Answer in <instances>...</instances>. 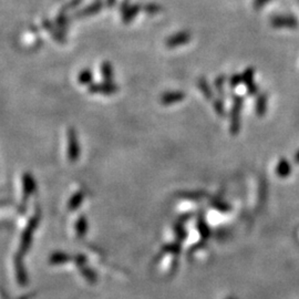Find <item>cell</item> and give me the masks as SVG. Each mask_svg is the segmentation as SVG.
Listing matches in <instances>:
<instances>
[{
  "label": "cell",
  "mask_w": 299,
  "mask_h": 299,
  "mask_svg": "<svg viewBox=\"0 0 299 299\" xmlns=\"http://www.w3.org/2000/svg\"><path fill=\"white\" fill-rule=\"evenodd\" d=\"M183 98V94L182 93H171L165 95L163 98L164 103H171V102H174V101H179Z\"/></svg>",
  "instance_id": "cell-4"
},
{
  "label": "cell",
  "mask_w": 299,
  "mask_h": 299,
  "mask_svg": "<svg viewBox=\"0 0 299 299\" xmlns=\"http://www.w3.org/2000/svg\"><path fill=\"white\" fill-rule=\"evenodd\" d=\"M190 40H191V35L189 33H180L168 40V46L179 47V46L188 44Z\"/></svg>",
  "instance_id": "cell-2"
},
{
  "label": "cell",
  "mask_w": 299,
  "mask_h": 299,
  "mask_svg": "<svg viewBox=\"0 0 299 299\" xmlns=\"http://www.w3.org/2000/svg\"><path fill=\"white\" fill-rule=\"evenodd\" d=\"M242 80L248 85L249 92H256V88L254 89V87H256V85H254V70L252 68H248L245 70L242 76Z\"/></svg>",
  "instance_id": "cell-3"
},
{
  "label": "cell",
  "mask_w": 299,
  "mask_h": 299,
  "mask_svg": "<svg viewBox=\"0 0 299 299\" xmlns=\"http://www.w3.org/2000/svg\"><path fill=\"white\" fill-rule=\"evenodd\" d=\"M268 2L269 0H254L253 7L255 10H260V8H263Z\"/></svg>",
  "instance_id": "cell-6"
},
{
  "label": "cell",
  "mask_w": 299,
  "mask_h": 299,
  "mask_svg": "<svg viewBox=\"0 0 299 299\" xmlns=\"http://www.w3.org/2000/svg\"><path fill=\"white\" fill-rule=\"evenodd\" d=\"M270 25L275 29H297L299 21L291 15H275L270 18Z\"/></svg>",
  "instance_id": "cell-1"
},
{
  "label": "cell",
  "mask_w": 299,
  "mask_h": 299,
  "mask_svg": "<svg viewBox=\"0 0 299 299\" xmlns=\"http://www.w3.org/2000/svg\"><path fill=\"white\" fill-rule=\"evenodd\" d=\"M242 81H243L242 76H238V74H234V76H232L231 80H229V83H231L232 87H236V85H238Z\"/></svg>",
  "instance_id": "cell-5"
}]
</instances>
